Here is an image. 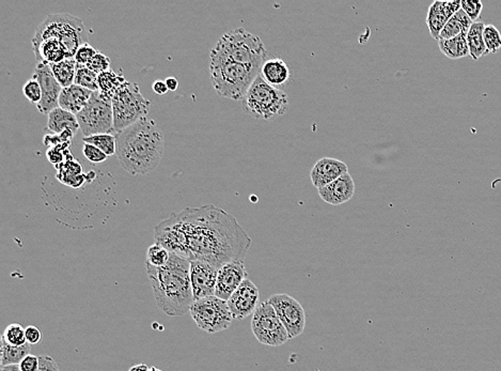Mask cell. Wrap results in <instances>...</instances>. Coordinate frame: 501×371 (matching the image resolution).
Here are the masks:
<instances>
[{
	"label": "cell",
	"mask_w": 501,
	"mask_h": 371,
	"mask_svg": "<svg viewBox=\"0 0 501 371\" xmlns=\"http://www.w3.org/2000/svg\"><path fill=\"white\" fill-rule=\"evenodd\" d=\"M186 239V259L210 263L216 268L243 261L252 239L230 213L213 205L185 207L178 213Z\"/></svg>",
	"instance_id": "6da1fadb"
},
{
	"label": "cell",
	"mask_w": 501,
	"mask_h": 371,
	"mask_svg": "<svg viewBox=\"0 0 501 371\" xmlns=\"http://www.w3.org/2000/svg\"><path fill=\"white\" fill-rule=\"evenodd\" d=\"M117 157L124 170L132 175L150 174L161 163L164 137L156 123L144 118L115 133Z\"/></svg>",
	"instance_id": "7a4b0ae2"
},
{
	"label": "cell",
	"mask_w": 501,
	"mask_h": 371,
	"mask_svg": "<svg viewBox=\"0 0 501 371\" xmlns=\"http://www.w3.org/2000/svg\"><path fill=\"white\" fill-rule=\"evenodd\" d=\"M146 270L157 306L170 317L186 315L194 301L190 261L171 254L167 265L154 268L146 263Z\"/></svg>",
	"instance_id": "3957f363"
},
{
	"label": "cell",
	"mask_w": 501,
	"mask_h": 371,
	"mask_svg": "<svg viewBox=\"0 0 501 371\" xmlns=\"http://www.w3.org/2000/svg\"><path fill=\"white\" fill-rule=\"evenodd\" d=\"M211 58L232 61L261 72L267 53L259 36L236 28L221 36L211 51Z\"/></svg>",
	"instance_id": "277c9868"
},
{
	"label": "cell",
	"mask_w": 501,
	"mask_h": 371,
	"mask_svg": "<svg viewBox=\"0 0 501 371\" xmlns=\"http://www.w3.org/2000/svg\"><path fill=\"white\" fill-rule=\"evenodd\" d=\"M46 39L59 40L67 59L74 58L77 49L88 43V36L82 21L67 13L48 15L36 28L32 41Z\"/></svg>",
	"instance_id": "5b68a950"
},
{
	"label": "cell",
	"mask_w": 501,
	"mask_h": 371,
	"mask_svg": "<svg viewBox=\"0 0 501 371\" xmlns=\"http://www.w3.org/2000/svg\"><path fill=\"white\" fill-rule=\"evenodd\" d=\"M212 84L219 95L240 101L260 75V71L223 59L211 58Z\"/></svg>",
	"instance_id": "8992f818"
},
{
	"label": "cell",
	"mask_w": 501,
	"mask_h": 371,
	"mask_svg": "<svg viewBox=\"0 0 501 371\" xmlns=\"http://www.w3.org/2000/svg\"><path fill=\"white\" fill-rule=\"evenodd\" d=\"M242 106L245 113L254 118L271 120L288 111V94L267 84L259 75L245 94Z\"/></svg>",
	"instance_id": "52a82bcc"
},
{
	"label": "cell",
	"mask_w": 501,
	"mask_h": 371,
	"mask_svg": "<svg viewBox=\"0 0 501 371\" xmlns=\"http://www.w3.org/2000/svg\"><path fill=\"white\" fill-rule=\"evenodd\" d=\"M150 103L151 102L142 95L138 85L131 82L123 84L111 99L115 132H120L146 118Z\"/></svg>",
	"instance_id": "ba28073f"
},
{
	"label": "cell",
	"mask_w": 501,
	"mask_h": 371,
	"mask_svg": "<svg viewBox=\"0 0 501 371\" xmlns=\"http://www.w3.org/2000/svg\"><path fill=\"white\" fill-rule=\"evenodd\" d=\"M76 117L84 137L115 132L111 100L100 91L93 92L91 99Z\"/></svg>",
	"instance_id": "9c48e42d"
},
{
	"label": "cell",
	"mask_w": 501,
	"mask_h": 371,
	"mask_svg": "<svg viewBox=\"0 0 501 371\" xmlns=\"http://www.w3.org/2000/svg\"><path fill=\"white\" fill-rule=\"evenodd\" d=\"M190 313L198 328L211 334L228 330L233 321L227 301L215 295L194 300Z\"/></svg>",
	"instance_id": "30bf717a"
},
{
	"label": "cell",
	"mask_w": 501,
	"mask_h": 371,
	"mask_svg": "<svg viewBox=\"0 0 501 371\" xmlns=\"http://www.w3.org/2000/svg\"><path fill=\"white\" fill-rule=\"evenodd\" d=\"M252 330L260 344L269 347H279L290 339L278 315L267 301L260 304L254 311Z\"/></svg>",
	"instance_id": "8fae6325"
},
{
	"label": "cell",
	"mask_w": 501,
	"mask_h": 371,
	"mask_svg": "<svg viewBox=\"0 0 501 371\" xmlns=\"http://www.w3.org/2000/svg\"><path fill=\"white\" fill-rule=\"evenodd\" d=\"M288 332L289 338L302 335L306 328V313L300 302L286 293L273 294L267 300Z\"/></svg>",
	"instance_id": "7c38bea8"
},
{
	"label": "cell",
	"mask_w": 501,
	"mask_h": 371,
	"mask_svg": "<svg viewBox=\"0 0 501 371\" xmlns=\"http://www.w3.org/2000/svg\"><path fill=\"white\" fill-rule=\"evenodd\" d=\"M32 78L38 80L42 89L41 102L36 105L38 111L43 115H48L59 107V98L63 88L56 80L51 65L48 63H38Z\"/></svg>",
	"instance_id": "4fadbf2b"
},
{
	"label": "cell",
	"mask_w": 501,
	"mask_h": 371,
	"mask_svg": "<svg viewBox=\"0 0 501 371\" xmlns=\"http://www.w3.org/2000/svg\"><path fill=\"white\" fill-rule=\"evenodd\" d=\"M260 292L257 286L247 278L227 301L233 319L243 320L256 311L260 304Z\"/></svg>",
	"instance_id": "5bb4252c"
},
{
	"label": "cell",
	"mask_w": 501,
	"mask_h": 371,
	"mask_svg": "<svg viewBox=\"0 0 501 371\" xmlns=\"http://www.w3.org/2000/svg\"><path fill=\"white\" fill-rule=\"evenodd\" d=\"M219 268L203 261H190V282L194 300L215 295Z\"/></svg>",
	"instance_id": "9a60e30c"
},
{
	"label": "cell",
	"mask_w": 501,
	"mask_h": 371,
	"mask_svg": "<svg viewBox=\"0 0 501 371\" xmlns=\"http://www.w3.org/2000/svg\"><path fill=\"white\" fill-rule=\"evenodd\" d=\"M247 278L248 273L243 261H233L223 265L217 275L215 297L223 301H228L231 295Z\"/></svg>",
	"instance_id": "2e32d148"
},
{
	"label": "cell",
	"mask_w": 501,
	"mask_h": 371,
	"mask_svg": "<svg viewBox=\"0 0 501 371\" xmlns=\"http://www.w3.org/2000/svg\"><path fill=\"white\" fill-rule=\"evenodd\" d=\"M460 10V0L451 1H434L427 11V24L432 38L438 41L439 34L444 30L447 23Z\"/></svg>",
	"instance_id": "e0dca14e"
},
{
	"label": "cell",
	"mask_w": 501,
	"mask_h": 371,
	"mask_svg": "<svg viewBox=\"0 0 501 371\" xmlns=\"http://www.w3.org/2000/svg\"><path fill=\"white\" fill-rule=\"evenodd\" d=\"M346 172H348V168L344 161L331 157H324L315 163L310 172V178L312 184L320 190L329 186Z\"/></svg>",
	"instance_id": "ac0fdd59"
},
{
	"label": "cell",
	"mask_w": 501,
	"mask_h": 371,
	"mask_svg": "<svg viewBox=\"0 0 501 371\" xmlns=\"http://www.w3.org/2000/svg\"><path fill=\"white\" fill-rule=\"evenodd\" d=\"M318 192L325 203L331 205H342L350 201L355 194V183L350 172H346Z\"/></svg>",
	"instance_id": "d6986e66"
},
{
	"label": "cell",
	"mask_w": 501,
	"mask_h": 371,
	"mask_svg": "<svg viewBox=\"0 0 501 371\" xmlns=\"http://www.w3.org/2000/svg\"><path fill=\"white\" fill-rule=\"evenodd\" d=\"M93 92L75 84L70 87L63 88L59 98V107L77 115L86 106Z\"/></svg>",
	"instance_id": "ffe728a7"
},
{
	"label": "cell",
	"mask_w": 501,
	"mask_h": 371,
	"mask_svg": "<svg viewBox=\"0 0 501 371\" xmlns=\"http://www.w3.org/2000/svg\"><path fill=\"white\" fill-rule=\"evenodd\" d=\"M32 49L38 63L54 65L67 59L63 44L57 39L32 41Z\"/></svg>",
	"instance_id": "44dd1931"
},
{
	"label": "cell",
	"mask_w": 501,
	"mask_h": 371,
	"mask_svg": "<svg viewBox=\"0 0 501 371\" xmlns=\"http://www.w3.org/2000/svg\"><path fill=\"white\" fill-rule=\"evenodd\" d=\"M47 128L56 135L69 132L75 136L80 128L76 115L58 107L48 113Z\"/></svg>",
	"instance_id": "7402d4cb"
},
{
	"label": "cell",
	"mask_w": 501,
	"mask_h": 371,
	"mask_svg": "<svg viewBox=\"0 0 501 371\" xmlns=\"http://www.w3.org/2000/svg\"><path fill=\"white\" fill-rule=\"evenodd\" d=\"M260 75L267 84L271 85L273 87L278 88L279 86H282L290 80L291 71L288 65L282 59H267L262 65Z\"/></svg>",
	"instance_id": "603a6c76"
},
{
	"label": "cell",
	"mask_w": 501,
	"mask_h": 371,
	"mask_svg": "<svg viewBox=\"0 0 501 371\" xmlns=\"http://www.w3.org/2000/svg\"><path fill=\"white\" fill-rule=\"evenodd\" d=\"M58 180L63 182L65 186H71V188H78L86 182V176L82 174V168L78 161L70 159L57 165Z\"/></svg>",
	"instance_id": "cb8c5ba5"
},
{
	"label": "cell",
	"mask_w": 501,
	"mask_h": 371,
	"mask_svg": "<svg viewBox=\"0 0 501 371\" xmlns=\"http://www.w3.org/2000/svg\"><path fill=\"white\" fill-rule=\"evenodd\" d=\"M485 27V23L478 21V22L473 23L470 30H468L467 34H466L469 56L475 61L479 60L481 57L489 54L487 46H485V39H483Z\"/></svg>",
	"instance_id": "d4e9b609"
},
{
	"label": "cell",
	"mask_w": 501,
	"mask_h": 371,
	"mask_svg": "<svg viewBox=\"0 0 501 371\" xmlns=\"http://www.w3.org/2000/svg\"><path fill=\"white\" fill-rule=\"evenodd\" d=\"M473 23L469 16L460 9L454 16L451 17L446 26L444 27V30H441L439 40L452 39L460 34H467Z\"/></svg>",
	"instance_id": "484cf974"
},
{
	"label": "cell",
	"mask_w": 501,
	"mask_h": 371,
	"mask_svg": "<svg viewBox=\"0 0 501 371\" xmlns=\"http://www.w3.org/2000/svg\"><path fill=\"white\" fill-rule=\"evenodd\" d=\"M438 46L441 53L444 54L447 58L452 60L469 56L466 34H460L452 39L439 40Z\"/></svg>",
	"instance_id": "4316f807"
},
{
	"label": "cell",
	"mask_w": 501,
	"mask_h": 371,
	"mask_svg": "<svg viewBox=\"0 0 501 371\" xmlns=\"http://www.w3.org/2000/svg\"><path fill=\"white\" fill-rule=\"evenodd\" d=\"M52 71L61 87H70L74 85L76 76L77 63L74 58L65 59L61 63L51 65Z\"/></svg>",
	"instance_id": "83f0119b"
},
{
	"label": "cell",
	"mask_w": 501,
	"mask_h": 371,
	"mask_svg": "<svg viewBox=\"0 0 501 371\" xmlns=\"http://www.w3.org/2000/svg\"><path fill=\"white\" fill-rule=\"evenodd\" d=\"M30 346L28 342L21 347L8 345L1 338V365L3 367L19 365L21 361L30 355Z\"/></svg>",
	"instance_id": "f1b7e54d"
},
{
	"label": "cell",
	"mask_w": 501,
	"mask_h": 371,
	"mask_svg": "<svg viewBox=\"0 0 501 371\" xmlns=\"http://www.w3.org/2000/svg\"><path fill=\"white\" fill-rule=\"evenodd\" d=\"M99 91L108 99H113L115 92L120 89L121 86L127 82L123 75L117 74L113 70L99 74Z\"/></svg>",
	"instance_id": "f546056e"
},
{
	"label": "cell",
	"mask_w": 501,
	"mask_h": 371,
	"mask_svg": "<svg viewBox=\"0 0 501 371\" xmlns=\"http://www.w3.org/2000/svg\"><path fill=\"white\" fill-rule=\"evenodd\" d=\"M99 74L90 70L87 65H77L74 84L92 92L99 91Z\"/></svg>",
	"instance_id": "4dcf8cb0"
},
{
	"label": "cell",
	"mask_w": 501,
	"mask_h": 371,
	"mask_svg": "<svg viewBox=\"0 0 501 371\" xmlns=\"http://www.w3.org/2000/svg\"><path fill=\"white\" fill-rule=\"evenodd\" d=\"M82 142L99 148L107 157L117 155V139H115V135H113V134H99V135L90 136V137H84Z\"/></svg>",
	"instance_id": "1f68e13d"
},
{
	"label": "cell",
	"mask_w": 501,
	"mask_h": 371,
	"mask_svg": "<svg viewBox=\"0 0 501 371\" xmlns=\"http://www.w3.org/2000/svg\"><path fill=\"white\" fill-rule=\"evenodd\" d=\"M171 254L165 247L159 244L150 246L146 251V263L152 265L154 268H162L167 265L170 259Z\"/></svg>",
	"instance_id": "d6a6232c"
},
{
	"label": "cell",
	"mask_w": 501,
	"mask_h": 371,
	"mask_svg": "<svg viewBox=\"0 0 501 371\" xmlns=\"http://www.w3.org/2000/svg\"><path fill=\"white\" fill-rule=\"evenodd\" d=\"M1 338L7 342L8 345L14 346V347H21L27 344L25 328L19 323H12L8 326Z\"/></svg>",
	"instance_id": "836d02e7"
},
{
	"label": "cell",
	"mask_w": 501,
	"mask_h": 371,
	"mask_svg": "<svg viewBox=\"0 0 501 371\" xmlns=\"http://www.w3.org/2000/svg\"><path fill=\"white\" fill-rule=\"evenodd\" d=\"M483 39L489 54H495L501 49V34L494 25H485Z\"/></svg>",
	"instance_id": "e575fe53"
},
{
	"label": "cell",
	"mask_w": 501,
	"mask_h": 371,
	"mask_svg": "<svg viewBox=\"0 0 501 371\" xmlns=\"http://www.w3.org/2000/svg\"><path fill=\"white\" fill-rule=\"evenodd\" d=\"M460 9L469 16L474 23L478 22L483 10L482 1L480 0H460Z\"/></svg>",
	"instance_id": "d590c367"
},
{
	"label": "cell",
	"mask_w": 501,
	"mask_h": 371,
	"mask_svg": "<svg viewBox=\"0 0 501 371\" xmlns=\"http://www.w3.org/2000/svg\"><path fill=\"white\" fill-rule=\"evenodd\" d=\"M23 92L26 99L30 101V103L36 104L38 105L42 100V89L41 86L38 84V80L32 78L28 80L23 87Z\"/></svg>",
	"instance_id": "8d00e7d4"
},
{
	"label": "cell",
	"mask_w": 501,
	"mask_h": 371,
	"mask_svg": "<svg viewBox=\"0 0 501 371\" xmlns=\"http://www.w3.org/2000/svg\"><path fill=\"white\" fill-rule=\"evenodd\" d=\"M87 67L90 70L96 72V74H101V73L107 72V71L111 70V59L108 58L107 56L104 54L98 52L96 56H94L92 60L90 61Z\"/></svg>",
	"instance_id": "74e56055"
},
{
	"label": "cell",
	"mask_w": 501,
	"mask_h": 371,
	"mask_svg": "<svg viewBox=\"0 0 501 371\" xmlns=\"http://www.w3.org/2000/svg\"><path fill=\"white\" fill-rule=\"evenodd\" d=\"M82 153L88 161H91L92 164H100L107 159V155L104 153L99 148L96 146L85 144L82 146Z\"/></svg>",
	"instance_id": "f35d334b"
},
{
	"label": "cell",
	"mask_w": 501,
	"mask_h": 371,
	"mask_svg": "<svg viewBox=\"0 0 501 371\" xmlns=\"http://www.w3.org/2000/svg\"><path fill=\"white\" fill-rule=\"evenodd\" d=\"M96 54H98V51L94 49L93 46L90 45L89 43H86L77 49L74 59L76 60L77 65H87L92 60Z\"/></svg>",
	"instance_id": "ab89813d"
},
{
	"label": "cell",
	"mask_w": 501,
	"mask_h": 371,
	"mask_svg": "<svg viewBox=\"0 0 501 371\" xmlns=\"http://www.w3.org/2000/svg\"><path fill=\"white\" fill-rule=\"evenodd\" d=\"M70 145L71 142H67V144L56 146V147L51 148V149L48 150L47 159H49L52 164L57 166V164L60 165L61 163H63V159H65V155H63V153H67V152H63V149H65V148H70Z\"/></svg>",
	"instance_id": "60d3db41"
},
{
	"label": "cell",
	"mask_w": 501,
	"mask_h": 371,
	"mask_svg": "<svg viewBox=\"0 0 501 371\" xmlns=\"http://www.w3.org/2000/svg\"><path fill=\"white\" fill-rule=\"evenodd\" d=\"M21 371H38L40 359L36 355H29L19 365Z\"/></svg>",
	"instance_id": "b9f144b4"
},
{
	"label": "cell",
	"mask_w": 501,
	"mask_h": 371,
	"mask_svg": "<svg viewBox=\"0 0 501 371\" xmlns=\"http://www.w3.org/2000/svg\"><path fill=\"white\" fill-rule=\"evenodd\" d=\"M25 334H26V340L29 345H38L41 341L42 333L36 326H29L25 328Z\"/></svg>",
	"instance_id": "7bdbcfd3"
},
{
	"label": "cell",
	"mask_w": 501,
	"mask_h": 371,
	"mask_svg": "<svg viewBox=\"0 0 501 371\" xmlns=\"http://www.w3.org/2000/svg\"><path fill=\"white\" fill-rule=\"evenodd\" d=\"M38 359H40L38 371H60V368H59L53 357L42 355V357H38Z\"/></svg>",
	"instance_id": "ee69618b"
},
{
	"label": "cell",
	"mask_w": 501,
	"mask_h": 371,
	"mask_svg": "<svg viewBox=\"0 0 501 371\" xmlns=\"http://www.w3.org/2000/svg\"><path fill=\"white\" fill-rule=\"evenodd\" d=\"M152 89H153V91L155 92L156 94H159V95H164V94H166L169 91L167 85H166V82H163V80H156V82H154L153 86H152Z\"/></svg>",
	"instance_id": "f6af8a7d"
},
{
	"label": "cell",
	"mask_w": 501,
	"mask_h": 371,
	"mask_svg": "<svg viewBox=\"0 0 501 371\" xmlns=\"http://www.w3.org/2000/svg\"><path fill=\"white\" fill-rule=\"evenodd\" d=\"M165 82L170 91H175L179 88V82L175 78H168L165 80Z\"/></svg>",
	"instance_id": "bcb514c9"
},
{
	"label": "cell",
	"mask_w": 501,
	"mask_h": 371,
	"mask_svg": "<svg viewBox=\"0 0 501 371\" xmlns=\"http://www.w3.org/2000/svg\"><path fill=\"white\" fill-rule=\"evenodd\" d=\"M150 368L148 367V365L146 364H140L136 365V366H133L132 368L130 369V371H149Z\"/></svg>",
	"instance_id": "7dc6e473"
},
{
	"label": "cell",
	"mask_w": 501,
	"mask_h": 371,
	"mask_svg": "<svg viewBox=\"0 0 501 371\" xmlns=\"http://www.w3.org/2000/svg\"><path fill=\"white\" fill-rule=\"evenodd\" d=\"M3 371H21L19 365H11V366L3 367Z\"/></svg>",
	"instance_id": "c3c4849f"
},
{
	"label": "cell",
	"mask_w": 501,
	"mask_h": 371,
	"mask_svg": "<svg viewBox=\"0 0 501 371\" xmlns=\"http://www.w3.org/2000/svg\"><path fill=\"white\" fill-rule=\"evenodd\" d=\"M149 371H163V370H161V369L157 368V367H152V368H150Z\"/></svg>",
	"instance_id": "681fc988"
}]
</instances>
